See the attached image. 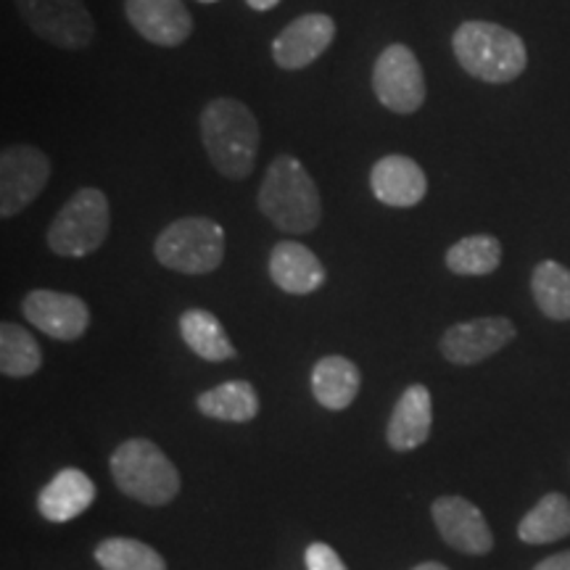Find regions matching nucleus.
Here are the masks:
<instances>
[{"label":"nucleus","instance_id":"nucleus-1","mask_svg":"<svg viewBox=\"0 0 570 570\" xmlns=\"http://www.w3.org/2000/svg\"><path fill=\"white\" fill-rule=\"evenodd\" d=\"M202 140L209 161L227 180H246L254 173L262 130L246 104L214 98L202 111Z\"/></svg>","mask_w":570,"mask_h":570},{"label":"nucleus","instance_id":"nucleus-2","mask_svg":"<svg viewBox=\"0 0 570 570\" xmlns=\"http://www.w3.org/2000/svg\"><path fill=\"white\" fill-rule=\"evenodd\" d=\"M256 202L262 214L283 233H312L323 219V198H320L317 183L306 173L304 164L288 154L269 161Z\"/></svg>","mask_w":570,"mask_h":570},{"label":"nucleus","instance_id":"nucleus-3","mask_svg":"<svg viewBox=\"0 0 570 570\" xmlns=\"http://www.w3.org/2000/svg\"><path fill=\"white\" fill-rule=\"evenodd\" d=\"M454 56L470 77L481 82L504 85L518 80L529 63L525 42L508 27L494 21H465L452 38Z\"/></svg>","mask_w":570,"mask_h":570},{"label":"nucleus","instance_id":"nucleus-4","mask_svg":"<svg viewBox=\"0 0 570 570\" xmlns=\"http://www.w3.org/2000/svg\"><path fill=\"white\" fill-rule=\"evenodd\" d=\"M111 475L122 494L148 508L173 502L180 491V473L173 460L148 439H130L119 444L111 454Z\"/></svg>","mask_w":570,"mask_h":570},{"label":"nucleus","instance_id":"nucleus-5","mask_svg":"<svg viewBox=\"0 0 570 570\" xmlns=\"http://www.w3.org/2000/svg\"><path fill=\"white\" fill-rule=\"evenodd\" d=\"M159 265L183 275H209L225 259V230L214 219L183 217L159 233L154 244Z\"/></svg>","mask_w":570,"mask_h":570},{"label":"nucleus","instance_id":"nucleus-6","mask_svg":"<svg viewBox=\"0 0 570 570\" xmlns=\"http://www.w3.org/2000/svg\"><path fill=\"white\" fill-rule=\"evenodd\" d=\"M111 227L109 198L98 188H80L48 227V246L59 256H88L104 246Z\"/></svg>","mask_w":570,"mask_h":570},{"label":"nucleus","instance_id":"nucleus-7","mask_svg":"<svg viewBox=\"0 0 570 570\" xmlns=\"http://www.w3.org/2000/svg\"><path fill=\"white\" fill-rule=\"evenodd\" d=\"M19 17L42 40L82 51L96 38V21L82 0H17Z\"/></svg>","mask_w":570,"mask_h":570},{"label":"nucleus","instance_id":"nucleus-8","mask_svg":"<svg viewBox=\"0 0 570 570\" xmlns=\"http://www.w3.org/2000/svg\"><path fill=\"white\" fill-rule=\"evenodd\" d=\"M373 90L389 111L415 114L425 104V75L417 56L402 42H391L375 61Z\"/></svg>","mask_w":570,"mask_h":570},{"label":"nucleus","instance_id":"nucleus-9","mask_svg":"<svg viewBox=\"0 0 570 570\" xmlns=\"http://www.w3.org/2000/svg\"><path fill=\"white\" fill-rule=\"evenodd\" d=\"M51 159L35 146H6L0 154V214L17 217L46 190Z\"/></svg>","mask_w":570,"mask_h":570},{"label":"nucleus","instance_id":"nucleus-10","mask_svg":"<svg viewBox=\"0 0 570 570\" xmlns=\"http://www.w3.org/2000/svg\"><path fill=\"white\" fill-rule=\"evenodd\" d=\"M518 336L515 325L508 317H479L470 323H458L441 336V354L452 365H479L491 354L502 352Z\"/></svg>","mask_w":570,"mask_h":570},{"label":"nucleus","instance_id":"nucleus-11","mask_svg":"<svg viewBox=\"0 0 570 570\" xmlns=\"http://www.w3.org/2000/svg\"><path fill=\"white\" fill-rule=\"evenodd\" d=\"M431 515L441 539L452 550L462 554H489L494 550V533H491L487 518L465 497H439L433 502Z\"/></svg>","mask_w":570,"mask_h":570},{"label":"nucleus","instance_id":"nucleus-12","mask_svg":"<svg viewBox=\"0 0 570 570\" xmlns=\"http://www.w3.org/2000/svg\"><path fill=\"white\" fill-rule=\"evenodd\" d=\"M24 317L56 341H77L90 325V309L80 296L61 291H30L21 304Z\"/></svg>","mask_w":570,"mask_h":570},{"label":"nucleus","instance_id":"nucleus-13","mask_svg":"<svg viewBox=\"0 0 570 570\" xmlns=\"http://www.w3.org/2000/svg\"><path fill=\"white\" fill-rule=\"evenodd\" d=\"M336 38V21L327 13H304L273 40V59L281 69H304L315 63Z\"/></svg>","mask_w":570,"mask_h":570},{"label":"nucleus","instance_id":"nucleus-14","mask_svg":"<svg viewBox=\"0 0 570 570\" xmlns=\"http://www.w3.org/2000/svg\"><path fill=\"white\" fill-rule=\"evenodd\" d=\"M125 13L142 40L161 48L183 46L194 32V17L183 0H125Z\"/></svg>","mask_w":570,"mask_h":570},{"label":"nucleus","instance_id":"nucleus-15","mask_svg":"<svg viewBox=\"0 0 570 570\" xmlns=\"http://www.w3.org/2000/svg\"><path fill=\"white\" fill-rule=\"evenodd\" d=\"M370 188L381 204L394 209H410L428 194V177L415 159L402 154L383 156L370 173Z\"/></svg>","mask_w":570,"mask_h":570},{"label":"nucleus","instance_id":"nucleus-16","mask_svg":"<svg viewBox=\"0 0 570 570\" xmlns=\"http://www.w3.org/2000/svg\"><path fill=\"white\" fill-rule=\"evenodd\" d=\"M433 425V399L431 391L423 383H412V386L399 396L394 412H391L386 441L394 452H412V449L423 446L431 436Z\"/></svg>","mask_w":570,"mask_h":570},{"label":"nucleus","instance_id":"nucleus-17","mask_svg":"<svg viewBox=\"0 0 570 570\" xmlns=\"http://www.w3.org/2000/svg\"><path fill=\"white\" fill-rule=\"evenodd\" d=\"M269 277L285 294H315L325 283V267L317 254L296 240H281L269 254Z\"/></svg>","mask_w":570,"mask_h":570},{"label":"nucleus","instance_id":"nucleus-18","mask_svg":"<svg viewBox=\"0 0 570 570\" xmlns=\"http://www.w3.org/2000/svg\"><path fill=\"white\" fill-rule=\"evenodd\" d=\"M96 502V487L82 470L67 468L40 491L38 510L51 523H67L80 518Z\"/></svg>","mask_w":570,"mask_h":570},{"label":"nucleus","instance_id":"nucleus-19","mask_svg":"<svg viewBox=\"0 0 570 570\" xmlns=\"http://www.w3.org/2000/svg\"><path fill=\"white\" fill-rule=\"evenodd\" d=\"M360 367L346 356H323L312 370V394L325 410H346L360 394Z\"/></svg>","mask_w":570,"mask_h":570},{"label":"nucleus","instance_id":"nucleus-20","mask_svg":"<svg viewBox=\"0 0 570 570\" xmlns=\"http://www.w3.org/2000/svg\"><path fill=\"white\" fill-rule=\"evenodd\" d=\"M198 412L223 423H248L259 415V396L248 381H227L198 396Z\"/></svg>","mask_w":570,"mask_h":570},{"label":"nucleus","instance_id":"nucleus-21","mask_svg":"<svg viewBox=\"0 0 570 570\" xmlns=\"http://www.w3.org/2000/svg\"><path fill=\"white\" fill-rule=\"evenodd\" d=\"M518 537L525 544H552L570 537V499L566 494L541 497L537 508L520 520Z\"/></svg>","mask_w":570,"mask_h":570},{"label":"nucleus","instance_id":"nucleus-22","mask_svg":"<svg viewBox=\"0 0 570 570\" xmlns=\"http://www.w3.org/2000/svg\"><path fill=\"white\" fill-rule=\"evenodd\" d=\"M180 336L194 354L206 362H225L235 356V346L227 338L223 323L206 309H188L180 317Z\"/></svg>","mask_w":570,"mask_h":570},{"label":"nucleus","instance_id":"nucleus-23","mask_svg":"<svg viewBox=\"0 0 570 570\" xmlns=\"http://www.w3.org/2000/svg\"><path fill=\"white\" fill-rule=\"evenodd\" d=\"M531 294L541 315L558 320V323L570 320V269L562 267L560 262H541L533 269Z\"/></svg>","mask_w":570,"mask_h":570},{"label":"nucleus","instance_id":"nucleus-24","mask_svg":"<svg viewBox=\"0 0 570 570\" xmlns=\"http://www.w3.org/2000/svg\"><path fill=\"white\" fill-rule=\"evenodd\" d=\"M499 265H502V244L494 235H468L446 252V267L454 275H491Z\"/></svg>","mask_w":570,"mask_h":570},{"label":"nucleus","instance_id":"nucleus-25","mask_svg":"<svg viewBox=\"0 0 570 570\" xmlns=\"http://www.w3.org/2000/svg\"><path fill=\"white\" fill-rule=\"evenodd\" d=\"M42 365V352L30 333L6 320L0 325V373L6 377H30Z\"/></svg>","mask_w":570,"mask_h":570},{"label":"nucleus","instance_id":"nucleus-26","mask_svg":"<svg viewBox=\"0 0 570 570\" xmlns=\"http://www.w3.org/2000/svg\"><path fill=\"white\" fill-rule=\"evenodd\" d=\"M96 562L104 570H167V562L154 547L138 539H106L96 547Z\"/></svg>","mask_w":570,"mask_h":570},{"label":"nucleus","instance_id":"nucleus-27","mask_svg":"<svg viewBox=\"0 0 570 570\" xmlns=\"http://www.w3.org/2000/svg\"><path fill=\"white\" fill-rule=\"evenodd\" d=\"M306 570H348L344 560L338 558V552L333 550L325 541H315V544L306 547Z\"/></svg>","mask_w":570,"mask_h":570},{"label":"nucleus","instance_id":"nucleus-28","mask_svg":"<svg viewBox=\"0 0 570 570\" xmlns=\"http://www.w3.org/2000/svg\"><path fill=\"white\" fill-rule=\"evenodd\" d=\"M533 570H570V550L560 552V554H552V558H547V560H541Z\"/></svg>","mask_w":570,"mask_h":570},{"label":"nucleus","instance_id":"nucleus-29","mask_svg":"<svg viewBox=\"0 0 570 570\" xmlns=\"http://www.w3.org/2000/svg\"><path fill=\"white\" fill-rule=\"evenodd\" d=\"M248 6H252L254 11H269V9H275L277 3H281V0H246Z\"/></svg>","mask_w":570,"mask_h":570},{"label":"nucleus","instance_id":"nucleus-30","mask_svg":"<svg viewBox=\"0 0 570 570\" xmlns=\"http://www.w3.org/2000/svg\"><path fill=\"white\" fill-rule=\"evenodd\" d=\"M412 570H449V568L441 566V562H420V566L412 568Z\"/></svg>","mask_w":570,"mask_h":570},{"label":"nucleus","instance_id":"nucleus-31","mask_svg":"<svg viewBox=\"0 0 570 570\" xmlns=\"http://www.w3.org/2000/svg\"><path fill=\"white\" fill-rule=\"evenodd\" d=\"M202 3H214V0H202Z\"/></svg>","mask_w":570,"mask_h":570}]
</instances>
